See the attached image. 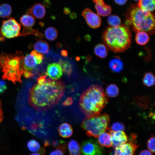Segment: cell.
Listing matches in <instances>:
<instances>
[{"label": "cell", "instance_id": "14", "mask_svg": "<svg viewBox=\"0 0 155 155\" xmlns=\"http://www.w3.org/2000/svg\"><path fill=\"white\" fill-rule=\"evenodd\" d=\"M93 1L95 3V8L98 15L106 16L111 13V7L105 3L103 0H93Z\"/></svg>", "mask_w": 155, "mask_h": 155}, {"label": "cell", "instance_id": "8", "mask_svg": "<svg viewBox=\"0 0 155 155\" xmlns=\"http://www.w3.org/2000/svg\"><path fill=\"white\" fill-rule=\"evenodd\" d=\"M81 153L86 155H100L104 150L95 140L91 139L83 141L81 146Z\"/></svg>", "mask_w": 155, "mask_h": 155}, {"label": "cell", "instance_id": "5", "mask_svg": "<svg viewBox=\"0 0 155 155\" xmlns=\"http://www.w3.org/2000/svg\"><path fill=\"white\" fill-rule=\"evenodd\" d=\"M135 32L143 31L150 34L155 30V19L151 12L137 6H132L128 11L125 22Z\"/></svg>", "mask_w": 155, "mask_h": 155}, {"label": "cell", "instance_id": "42", "mask_svg": "<svg viewBox=\"0 0 155 155\" xmlns=\"http://www.w3.org/2000/svg\"><path fill=\"white\" fill-rule=\"evenodd\" d=\"M61 55L64 57H67L68 55L67 51L65 50H62L61 52Z\"/></svg>", "mask_w": 155, "mask_h": 155}, {"label": "cell", "instance_id": "1", "mask_svg": "<svg viewBox=\"0 0 155 155\" xmlns=\"http://www.w3.org/2000/svg\"><path fill=\"white\" fill-rule=\"evenodd\" d=\"M65 90V84L61 80L46 78L43 83H37L30 88L29 104L38 111L48 110L59 103Z\"/></svg>", "mask_w": 155, "mask_h": 155}, {"label": "cell", "instance_id": "12", "mask_svg": "<svg viewBox=\"0 0 155 155\" xmlns=\"http://www.w3.org/2000/svg\"><path fill=\"white\" fill-rule=\"evenodd\" d=\"M45 75L51 79L58 80L62 75V71L60 65L59 63H53L47 66Z\"/></svg>", "mask_w": 155, "mask_h": 155}, {"label": "cell", "instance_id": "16", "mask_svg": "<svg viewBox=\"0 0 155 155\" xmlns=\"http://www.w3.org/2000/svg\"><path fill=\"white\" fill-rule=\"evenodd\" d=\"M98 137V142L100 145L107 148L112 146L111 137L109 132H104Z\"/></svg>", "mask_w": 155, "mask_h": 155}, {"label": "cell", "instance_id": "9", "mask_svg": "<svg viewBox=\"0 0 155 155\" xmlns=\"http://www.w3.org/2000/svg\"><path fill=\"white\" fill-rule=\"evenodd\" d=\"M24 76L26 78H31L33 76L32 71L37 65L42 62L39 60L36 56L32 53L26 55L24 59Z\"/></svg>", "mask_w": 155, "mask_h": 155}, {"label": "cell", "instance_id": "36", "mask_svg": "<svg viewBox=\"0 0 155 155\" xmlns=\"http://www.w3.org/2000/svg\"><path fill=\"white\" fill-rule=\"evenodd\" d=\"M7 88L5 82L3 80H0V94L3 93Z\"/></svg>", "mask_w": 155, "mask_h": 155}, {"label": "cell", "instance_id": "38", "mask_svg": "<svg viewBox=\"0 0 155 155\" xmlns=\"http://www.w3.org/2000/svg\"><path fill=\"white\" fill-rule=\"evenodd\" d=\"M115 3L120 5H123L127 1V0H114Z\"/></svg>", "mask_w": 155, "mask_h": 155}, {"label": "cell", "instance_id": "20", "mask_svg": "<svg viewBox=\"0 0 155 155\" xmlns=\"http://www.w3.org/2000/svg\"><path fill=\"white\" fill-rule=\"evenodd\" d=\"M149 40V37L146 32L143 31L137 32L135 40L137 44L140 45H145L148 42Z\"/></svg>", "mask_w": 155, "mask_h": 155}, {"label": "cell", "instance_id": "32", "mask_svg": "<svg viewBox=\"0 0 155 155\" xmlns=\"http://www.w3.org/2000/svg\"><path fill=\"white\" fill-rule=\"evenodd\" d=\"M66 150V144L63 141L61 142L56 148L50 154L51 155H61L64 154Z\"/></svg>", "mask_w": 155, "mask_h": 155}, {"label": "cell", "instance_id": "24", "mask_svg": "<svg viewBox=\"0 0 155 155\" xmlns=\"http://www.w3.org/2000/svg\"><path fill=\"white\" fill-rule=\"evenodd\" d=\"M94 51L96 55L100 58H105L108 54L107 47L102 44L96 45L94 48Z\"/></svg>", "mask_w": 155, "mask_h": 155}, {"label": "cell", "instance_id": "4", "mask_svg": "<svg viewBox=\"0 0 155 155\" xmlns=\"http://www.w3.org/2000/svg\"><path fill=\"white\" fill-rule=\"evenodd\" d=\"M24 56L22 52L7 54L2 53L0 55V68L3 73L2 78L12 82L22 83L21 77L24 72Z\"/></svg>", "mask_w": 155, "mask_h": 155}, {"label": "cell", "instance_id": "18", "mask_svg": "<svg viewBox=\"0 0 155 155\" xmlns=\"http://www.w3.org/2000/svg\"><path fill=\"white\" fill-rule=\"evenodd\" d=\"M109 66L111 69L115 72H120L123 68V63L118 57L111 59L109 62Z\"/></svg>", "mask_w": 155, "mask_h": 155}, {"label": "cell", "instance_id": "11", "mask_svg": "<svg viewBox=\"0 0 155 155\" xmlns=\"http://www.w3.org/2000/svg\"><path fill=\"white\" fill-rule=\"evenodd\" d=\"M136 138V136H134L132 140L131 138V141L115 147L114 150V154L120 155L133 154L138 147V146L136 144H135L133 140Z\"/></svg>", "mask_w": 155, "mask_h": 155}, {"label": "cell", "instance_id": "27", "mask_svg": "<svg viewBox=\"0 0 155 155\" xmlns=\"http://www.w3.org/2000/svg\"><path fill=\"white\" fill-rule=\"evenodd\" d=\"M21 36H25L28 34H33L36 37L37 39H41L43 36V34L39 32L38 29L34 30L32 28L23 27L22 30L21 32Z\"/></svg>", "mask_w": 155, "mask_h": 155}, {"label": "cell", "instance_id": "29", "mask_svg": "<svg viewBox=\"0 0 155 155\" xmlns=\"http://www.w3.org/2000/svg\"><path fill=\"white\" fill-rule=\"evenodd\" d=\"M106 95L110 97L117 96L119 93V90L117 86L115 84H111L108 85L106 89Z\"/></svg>", "mask_w": 155, "mask_h": 155}, {"label": "cell", "instance_id": "46", "mask_svg": "<svg viewBox=\"0 0 155 155\" xmlns=\"http://www.w3.org/2000/svg\"><path fill=\"white\" fill-rule=\"evenodd\" d=\"M135 1H138L139 0H133Z\"/></svg>", "mask_w": 155, "mask_h": 155}, {"label": "cell", "instance_id": "25", "mask_svg": "<svg viewBox=\"0 0 155 155\" xmlns=\"http://www.w3.org/2000/svg\"><path fill=\"white\" fill-rule=\"evenodd\" d=\"M11 6L7 3H3L0 5V17L5 18L9 17L12 13Z\"/></svg>", "mask_w": 155, "mask_h": 155}, {"label": "cell", "instance_id": "34", "mask_svg": "<svg viewBox=\"0 0 155 155\" xmlns=\"http://www.w3.org/2000/svg\"><path fill=\"white\" fill-rule=\"evenodd\" d=\"M125 126L122 123L117 122L114 123L109 129V130L114 131H123L125 130Z\"/></svg>", "mask_w": 155, "mask_h": 155}, {"label": "cell", "instance_id": "3", "mask_svg": "<svg viewBox=\"0 0 155 155\" xmlns=\"http://www.w3.org/2000/svg\"><path fill=\"white\" fill-rule=\"evenodd\" d=\"M102 37L107 47L115 53L125 51L129 48L131 43V32L127 26L125 25L107 28Z\"/></svg>", "mask_w": 155, "mask_h": 155}, {"label": "cell", "instance_id": "26", "mask_svg": "<svg viewBox=\"0 0 155 155\" xmlns=\"http://www.w3.org/2000/svg\"><path fill=\"white\" fill-rule=\"evenodd\" d=\"M155 77L151 72L146 73L144 76L142 82L143 84L148 87L153 86L155 84Z\"/></svg>", "mask_w": 155, "mask_h": 155}, {"label": "cell", "instance_id": "41", "mask_svg": "<svg viewBox=\"0 0 155 155\" xmlns=\"http://www.w3.org/2000/svg\"><path fill=\"white\" fill-rule=\"evenodd\" d=\"M3 113L1 108L0 107V124L3 121Z\"/></svg>", "mask_w": 155, "mask_h": 155}, {"label": "cell", "instance_id": "7", "mask_svg": "<svg viewBox=\"0 0 155 155\" xmlns=\"http://www.w3.org/2000/svg\"><path fill=\"white\" fill-rule=\"evenodd\" d=\"M21 26L15 19L9 18L3 21L0 28V40L21 36Z\"/></svg>", "mask_w": 155, "mask_h": 155}, {"label": "cell", "instance_id": "21", "mask_svg": "<svg viewBox=\"0 0 155 155\" xmlns=\"http://www.w3.org/2000/svg\"><path fill=\"white\" fill-rule=\"evenodd\" d=\"M137 6L150 12L153 11L155 8V0H139Z\"/></svg>", "mask_w": 155, "mask_h": 155}, {"label": "cell", "instance_id": "33", "mask_svg": "<svg viewBox=\"0 0 155 155\" xmlns=\"http://www.w3.org/2000/svg\"><path fill=\"white\" fill-rule=\"evenodd\" d=\"M27 146L29 150L32 152H38L41 149L39 143L35 140L29 141L27 143Z\"/></svg>", "mask_w": 155, "mask_h": 155}, {"label": "cell", "instance_id": "31", "mask_svg": "<svg viewBox=\"0 0 155 155\" xmlns=\"http://www.w3.org/2000/svg\"><path fill=\"white\" fill-rule=\"evenodd\" d=\"M107 23L111 27H116L121 25V18L116 15H112L109 16L107 18Z\"/></svg>", "mask_w": 155, "mask_h": 155}, {"label": "cell", "instance_id": "15", "mask_svg": "<svg viewBox=\"0 0 155 155\" xmlns=\"http://www.w3.org/2000/svg\"><path fill=\"white\" fill-rule=\"evenodd\" d=\"M27 13L31 14L34 18L42 19L45 16L46 10L44 6L40 3L34 4L27 11Z\"/></svg>", "mask_w": 155, "mask_h": 155}, {"label": "cell", "instance_id": "44", "mask_svg": "<svg viewBox=\"0 0 155 155\" xmlns=\"http://www.w3.org/2000/svg\"><path fill=\"white\" fill-rule=\"evenodd\" d=\"M63 12L64 13L66 14H69L70 12V9L68 8H65L63 10Z\"/></svg>", "mask_w": 155, "mask_h": 155}, {"label": "cell", "instance_id": "30", "mask_svg": "<svg viewBox=\"0 0 155 155\" xmlns=\"http://www.w3.org/2000/svg\"><path fill=\"white\" fill-rule=\"evenodd\" d=\"M58 63L63 72L68 76H70L72 71V67L70 63L67 61H60Z\"/></svg>", "mask_w": 155, "mask_h": 155}, {"label": "cell", "instance_id": "10", "mask_svg": "<svg viewBox=\"0 0 155 155\" xmlns=\"http://www.w3.org/2000/svg\"><path fill=\"white\" fill-rule=\"evenodd\" d=\"M88 25L91 28L96 29L99 28L101 24V19L99 16L90 9L86 8L82 12Z\"/></svg>", "mask_w": 155, "mask_h": 155}, {"label": "cell", "instance_id": "39", "mask_svg": "<svg viewBox=\"0 0 155 155\" xmlns=\"http://www.w3.org/2000/svg\"><path fill=\"white\" fill-rule=\"evenodd\" d=\"M46 76L45 75L41 76L39 77L37 79V83L39 84H41L44 82L45 80Z\"/></svg>", "mask_w": 155, "mask_h": 155}, {"label": "cell", "instance_id": "43", "mask_svg": "<svg viewBox=\"0 0 155 155\" xmlns=\"http://www.w3.org/2000/svg\"><path fill=\"white\" fill-rule=\"evenodd\" d=\"M44 4L46 7H49L50 4L49 0H44L43 1Z\"/></svg>", "mask_w": 155, "mask_h": 155}, {"label": "cell", "instance_id": "17", "mask_svg": "<svg viewBox=\"0 0 155 155\" xmlns=\"http://www.w3.org/2000/svg\"><path fill=\"white\" fill-rule=\"evenodd\" d=\"M60 135L63 138H68L71 136L73 133L71 126L68 123H64L61 124L58 129Z\"/></svg>", "mask_w": 155, "mask_h": 155}, {"label": "cell", "instance_id": "19", "mask_svg": "<svg viewBox=\"0 0 155 155\" xmlns=\"http://www.w3.org/2000/svg\"><path fill=\"white\" fill-rule=\"evenodd\" d=\"M68 146L70 154L78 155L81 154V146L78 142L75 140H70L68 143Z\"/></svg>", "mask_w": 155, "mask_h": 155}, {"label": "cell", "instance_id": "13", "mask_svg": "<svg viewBox=\"0 0 155 155\" xmlns=\"http://www.w3.org/2000/svg\"><path fill=\"white\" fill-rule=\"evenodd\" d=\"M109 133L111 137L112 146L117 147L121 144L126 143L128 140L126 133L122 131H115L109 130Z\"/></svg>", "mask_w": 155, "mask_h": 155}, {"label": "cell", "instance_id": "37", "mask_svg": "<svg viewBox=\"0 0 155 155\" xmlns=\"http://www.w3.org/2000/svg\"><path fill=\"white\" fill-rule=\"evenodd\" d=\"M73 102L71 97H68L63 103L62 105L64 106H69L72 104Z\"/></svg>", "mask_w": 155, "mask_h": 155}, {"label": "cell", "instance_id": "23", "mask_svg": "<svg viewBox=\"0 0 155 155\" xmlns=\"http://www.w3.org/2000/svg\"><path fill=\"white\" fill-rule=\"evenodd\" d=\"M34 48L37 52L45 54L48 52L49 46L46 41L44 40H38L34 44Z\"/></svg>", "mask_w": 155, "mask_h": 155}, {"label": "cell", "instance_id": "6", "mask_svg": "<svg viewBox=\"0 0 155 155\" xmlns=\"http://www.w3.org/2000/svg\"><path fill=\"white\" fill-rule=\"evenodd\" d=\"M110 122L109 115L104 113L86 117L82 122L81 127L87 136L97 137L102 133L109 130Z\"/></svg>", "mask_w": 155, "mask_h": 155}, {"label": "cell", "instance_id": "40", "mask_svg": "<svg viewBox=\"0 0 155 155\" xmlns=\"http://www.w3.org/2000/svg\"><path fill=\"white\" fill-rule=\"evenodd\" d=\"M140 155H151L152 154L150 152V151L147 150H144L140 152Z\"/></svg>", "mask_w": 155, "mask_h": 155}, {"label": "cell", "instance_id": "22", "mask_svg": "<svg viewBox=\"0 0 155 155\" xmlns=\"http://www.w3.org/2000/svg\"><path fill=\"white\" fill-rule=\"evenodd\" d=\"M20 21L23 27L26 28H32L36 22L34 18L28 13L23 15L20 18Z\"/></svg>", "mask_w": 155, "mask_h": 155}, {"label": "cell", "instance_id": "35", "mask_svg": "<svg viewBox=\"0 0 155 155\" xmlns=\"http://www.w3.org/2000/svg\"><path fill=\"white\" fill-rule=\"evenodd\" d=\"M147 146L150 151L152 153H155V137L153 135L148 140Z\"/></svg>", "mask_w": 155, "mask_h": 155}, {"label": "cell", "instance_id": "2", "mask_svg": "<svg viewBox=\"0 0 155 155\" xmlns=\"http://www.w3.org/2000/svg\"><path fill=\"white\" fill-rule=\"evenodd\" d=\"M108 101L102 87L94 84L87 88L82 94L79 105L81 112L88 118L99 114Z\"/></svg>", "mask_w": 155, "mask_h": 155}, {"label": "cell", "instance_id": "28", "mask_svg": "<svg viewBox=\"0 0 155 155\" xmlns=\"http://www.w3.org/2000/svg\"><path fill=\"white\" fill-rule=\"evenodd\" d=\"M44 34L45 38L48 40L53 41L57 38L58 33L55 28L53 27H49L45 30Z\"/></svg>", "mask_w": 155, "mask_h": 155}, {"label": "cell", "instance_id": "45", "mask_svg": "<svg viewBox=\"0 0 155 155\" xmlns=\"http://www.w3.org/2000/svg\"><path fill=\"white\" fill-rule=\"evenodd\" d=\"M70 15V18L72 19H75L77 17V15L75 13H72Z\"/></svg>", "mask_w": 155, "mask_h": 155}]
</instances>
